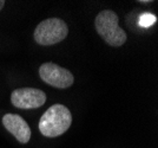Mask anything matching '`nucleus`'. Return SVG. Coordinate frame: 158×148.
Wrapping results in <instances>:
<instances>
[{
	"mask_svg": "<svg viewBox=\"0 0 158 148\" xmlns=\"http://www.w3.org/2000/svg\"><path fill=\"white\" fill-rule=\"evenodd\" d=\"M72 123V115L63 104H53L43 114L39 121L40 133L46 137H57L64 134Z\"/></svg>",
	"mask_w": 158,
	"mask_h": 148,
	"instance_id": "nucleus-1",
	"label": "nucleus"
},
{
	"mask_svg": "<svg viewBox=\"0 0 158 148\" xmlns=\"http://www.w3.org/2000/svg\"><path fill=\"white\" fill-rule=\"evenodd\" d=\"M94 27L104 41L111 46H122L126 41V33L119 27L118 15L113 11H102L94 19Z\"/></svg>",
	"mask_w": 158,
	"mask_h": 148,
	"instance_id": "nucleus-2",
	"label": "nucleus"
},
{
	"mask_svg": "<svg viewBox=\"0 0 158 148\" xmlns=\"http://www.w3.org/2000/svg\"><path fill=\"white\" fill-rule=\"evenodd\" d=\"M69 33V27L59 18H48L38 24L34 30V41L39 45H53L63 41Z\"/></svg>",
	"mask_w": 158,
	"mask_h": 148,
	"instance_id": "nucleus-3",
	"label": "nucleus"
},
{
	"mask_svg": "<svg viewBox=\"0 0 158 148\" xmlns=\"http://www.w3.org/2000/svg\"><path fill=\"white\" fill-rule=\"evenodd\" d=\"M39 76L43 81L58 89H66L73 84V75L54 63H44L39 67Z\"/></svg>",
	"mask_w": 158,
	"mask_h": 148,
	"instance_id": "nucleus-4",
	"label": "nucleus"
},
{
	"mask_svg": "<svg viewBox=\"0 0 158 148\" xmlns=\"http://www.w3.org/2000/svg\"><path fill=\"white\" fill-rule=\"evenodd\" d=\"M11 102L19 109H35L46 102V94L34 88H20L11 94Z\"/></svg>",
	"mask_w": 158,
	"mask_h": 148,
	"instance_id": "nucleus-5",
	"label": "nucleus"
},
{
	"mask_svg": "<svg viewBox=\"0 0 158 148\" xmlns=\"http://www.w3.org/2000/svg\"><path fill=\"white\" fill-rule=\"evenodd\" d=\"M2 124L20 143H27L31 139V129L27 122L17 114H6L2 117Z\"/></svg>",
	"mask_w": 158,
	"mask_h": 148,
	"instance_id": "nucleus-6",
	"label": "nucleus"
},
{
	"mask_svg": "<svg viewBox=\"0 0 158 148\" xmlns=\"http://www.w3.org/2000/svg\"><path fill=\"white\" fill-rule=\"evenodd\" d=\"M156 20H157L156 15H153L151 13H144L139 18V25L142 27H150L156 23Z\"/></svg>",
	"mask_w": 158,
	"mask_h": 148,
	"instance_id": "nucleus-7",
	"label": "nucleus"
},
{
	"mask_svg": "<svg viewBox=\"0 0 158 148\" xmlns=\"http://www.w3.org/2000/svg\"><path fill=\"white\" fill-rule=\"evenodd\" d=\"M4 5H5V1H4V0H0V11L2 10V7H4Z\"/></svg>",
	"mask_w": 158,
	"mask_h": 148,
	"instance_id": "nucleus-8",
	"label": "nucleus"
}]
</instances>
